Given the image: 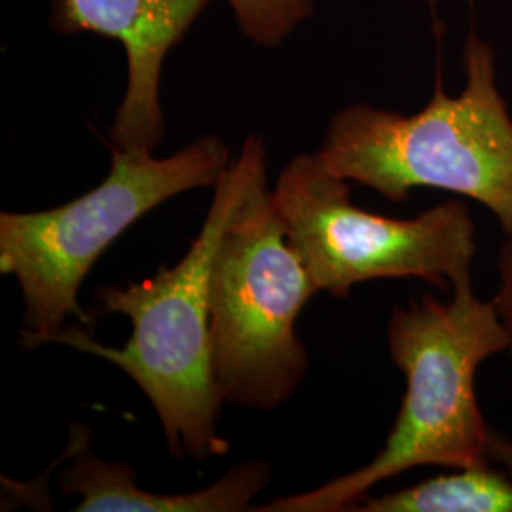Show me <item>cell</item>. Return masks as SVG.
<instances>
[{"instance_id":"1","label":"cell","mask_w":512,"mask_h":512,"mask_svg":"<svg viewBox=\"0 0 512 512\" xmlns=\"http://www.w3.org/2000/svg\"><path fill=\"white\" fill-rule=\"evenodd\" d=\"M387 349L406 380L401 410L384 448L365 467L321 488L274 499L256 511H351L380 482L418 467L471 469L494 463L492 431L476 397V372L507 353V334L492 300L473 291V279L452 287L442 302L425 296L395 308Z\"/></svg>"},{"instance_id":"2","label":"cell","mask_w":512,"mask_h":512,"mask_svg":"<svg viewBox=\"0 0 512 512\" xmlns=\"http://www.w3.org/2000/svg\"><path fill=\"white\" fill-rule=\"evenodd\" d=\"M463 73L458 95L444 92L437 78L416 114L366 103L338 110L315 156L330 173L389 202L435 188L482 203L511 238V112L497 84L494 48L475 31L465 40Z\"/></svg>"},{"instance_id":"3","label":"cell","mask_w":512,"mask_h":512,"mask_svg":"<svg viewBox=\"0 0 512 512\" xmlns=\"http://www.w3.org/2000/svg\"><path fill=\"white\" fill-rule=\"evenodd\" d=\"M247 169L249 156L241 147L215 184L198 238L175 266L126 289L107 287L97 293L105 313H122L131 321L124 348L95 342L84 327H65L52 340L126 372L154 406L169 452L179 459L205 461L224 456L230 448L217 433L224 401L213 374L209 285L220 236L238 203Z\"/></svg>"},{"instance_id":"4","label":"cell","mask_w":512,"mask_h":512,"mask_svg":"<svg viewBox=\"0 0 512 512\" xmlns=\"http://www.w3.org/2000/svg\"><path fill=\"white\" fill-rule=\"evenodd\" d=\"M241 147L249 169L209 285L213 374L224 403L272 410L306 376L296 321L319 289L277 219L266 141L249 135Z\"/></svg>"},{"instance_id":"5","label":"cell","mask_w":512,"mask_h":512,"mask_svg":"<svg viewBox=\"0 0 512 512\" xmlns=\"http://www.w3.org/2000/svg\"><path fill=\"white\" fill-rule=\"evenodd\" d=\"M230 162V148L215 135L164 158L110 148L109 175L88 194L48 211L2 213L0 272L16 277L25 300L21 344L33 349L52 342L71 317L90 327L78 293L99 256L158 205L188 190L215 188Z\"/></svg>"},{"instance_id":"6","label":"cell","mask_w":512,"mask_h":512,"mask_svg":"<svg viewBox=\"0 0 512 512\" xmlns=\"http://www.w3.org/2000/svg\"><path fill=\"white\" fill-rule=\"evenodd\" d=\"M275 213L319 293L346 298L374 279H421L439 289L471 279L475 220L446 200L414 219H393L351 202V183L315 152L298 154L272 188Z\"/></svg>"},{"instance_id":"7","label":"cell","mask_w":512,"mask_h":512,"mask_svg":"<svg viewBox=\"0 0 512 512\" xmlns=\"http://www.w3.org/2000/svg\"><path fill=\"white\" fill-rule=\"evenodd\" d=\"M213 0H52L59 35L114 38L126 54L128 82L110 126V147L154 152L165 133L162 76Z\"/></svg>"},{"instance_id":"8","label":"cell","mask_w":512,"mask_h":512,"mask_svg":"<svg viewBox=\"0 0 512 512\" xmlns=\"http://www.w3.org/2000/svg\"><path fill=\"white\" fill-rule=\"evenodd\" d=\"M86 427H73V465L61 478L65 494L80 495L76 512H241L255 511L272 469L266 461H249L228 471L219 482L190 494L160 495L137 488L135 471L124 463H107L88 450Z\"/></svg>"},{"instance_id":"9","label":"cell","mask_w":512,"mask_h":512,"mask_svg":"<svg viewBox=\"0 0 512 512\" xmlns=\"http://www.w3.org/2000/svg\"><path fill=\"white\" fill-rule=\"evenodd\" d=\"M357 512H512V476L503 467L450 469L391 494L366 495Z\"/></svg>"},{"instance_id":"10","label":"cell","mask_w":512,"mask_h":512,"mask_svg":"<svg viewBox=\"0 0 512 512\" xmlns=\"http://www.w3.org/2000/svg\"><path fill=\"white\" fill-rule=\"evenodd\" d=\"M241 37L277 50L315 16L313 0H228Z\"/></svg>"},{"instance_id":"11","label":"cell","mask_w":512,"mask_h":512,"mask_svg":"<svg viewBox=\"0 0 512 512\" xmlns=\"http://www.w3.org/2000/svg\"><path fill=\"white\" fill-rule=\"evenodd\" d=\"M495 274H497V283H495L494 296L490 300L507 334V342H509L507 355L512 361V236L503 241L497 253Z\"/></svg>"},{"instance_id":"12","label":"cell","mask_w":512,"mask_h":512,"mask_svg":"<svg viewBox=\"0 0 512 512\" xmlns=\"http://www.w3.org/2000/svg\"><path fill=\"white\" fill-rule=\"evenodd\" d=\"M490 456L495 465L503 467L512 476V440L492 431L490 439Z\"/></svg>"}]
</instances>
